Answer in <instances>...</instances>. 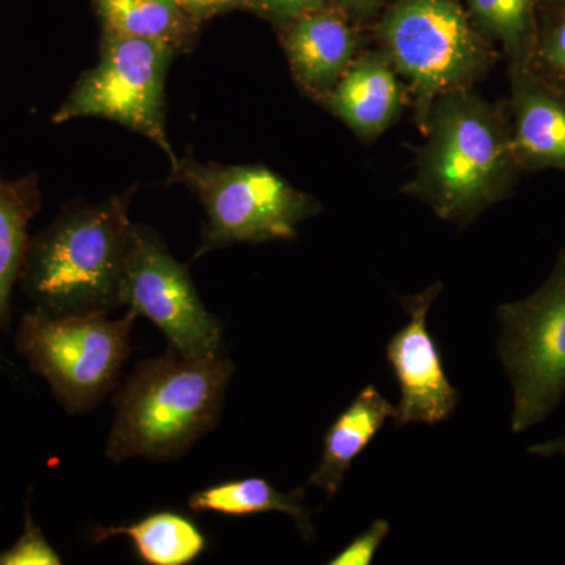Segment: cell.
<instances>
[{"instance_id": "cell-1", "label": "cell", "mask_w": 565, "mask_h": 565, "mask_svg": "<svg viewBox=\"0 0 565 565\" xmlns=\"http://www.w3.org/2000/svg\"><path fill=\"white\" fill-rule=\"evenodd\" d=\"M419 131L424 143L403 191L441 221L467 226L514 188L520 166L511 120L475 88L435 99Z\"/></svg>"}, {"instance_id": "cell-2", "label": "cell", "mask_w": 565, "mask_h": 565, "mask_svg": "<svg viewBox=\"0 0 565 565\" xmlns=\"http://www.w3.org/2000/svg\"><path fill=\"white\" fill-rule=\"evenodd\" d=\"M134 193L70 207L29 241L20 281L36 310L109 315L121 307Z\"/></svg>"}, {"instance_id": "cell-3", "label": "cell", "mask_w": 565, "mask_h": 565, "mask_svg": "<svg viewBox=\"0 0 565 565\" xmlns=\"http://www.w3.org/2000/svg\"><path fill=\"white\" fill-rule=\"evenodd\" d=\"M234 363L225 355L172 351L134 370L117 397L106 455L114 462H169L184 456L221 418Z\"/></svg>"}, {"instance_id": "cell-4", "label": "cell", "mask_w": 565, "mask_h": 565, "mask_svg": "<svg viewBox=\"0 0 565 565\" xmlns=\"http://www.w3.org/2000/svg\"><path fill=\"white\" fill-rule=\"evenodd\" d=\"M371 29L407 85L418 128L435 99L475 88L497 62L462 0H388Z\"/></svg>"}, {"instance_id": "cell-5", "label": "cell", "mask_w": 565, "mask_h": 565, "mask_svg": "<svg viewBox=\"0 0 565 565\" xmlns=\"http://www.w3.org/2000/svg\"><path fill=\"white\" fill-rule=\"evenodd\" d=\"M170 180L191 189L206 212L193 259L233 244L292 239L300 223L322 212L318 199L266 166H222L185 156Z\"/></svg>"}, {"instance_id": "cell-6", "label": "cell", "mask_w": 565, "mask_h": 565, "mask_svg": "<svg viewBox=\"0 0 565 565\" xmlns=\"http://www.w3.org/2000/svg\"><path fill=\"white\" fill-rule=\"evenodd\" d=\"M136 319L131 311L110 319L107 313L51 315L35 308L22 316L18 351L66 412L85 414L117 384Z\"/></svg>"}, {"instance_id": "cell-7", "label": "cell", "mask_w": 565, "mask_h": 565, "mask_svg": "<svg viewBox=\"0 0 565 565\" xmlns=\"http://www.w3.org/2000/svg\"><path fill=\"white\" fill-rule=\"evenodd\" d=\"M500 356L514 392L512 433L544 422L565 394V245L537 291L498 308Z\"/></svg>"}, {"instance_id": "cell-8", "label": "cell", "mask_w": 565, "mask_h": 565, "mask_svg": "<svg viewBox=\"0 0 565 565\" xmlns=\"http://www.w3.org/2000/svg\"><path fill=\"white\" fill-rule=\"evenodd\" d=\"M173 57L151 41L103 32L98 63L77 79L52 122L84 117L120 122L154 141L177 166L166 126V77Z\"/></svg>"}, {"instance_id": "cell-9", "label": "cell", "mask_w": 565, "mask_h": 565, "mask_svg": "<svg viewBox=\"0 0 565 565\" xmlns=\"http://www.w3.org/2000/svg\"><path fill=\"white\" fill-rule=\"evenodd\" d=\"M121 305L150 319L169 349L188 356L222 355V327L204 307L188 267L173 258L162 237L132 223L121 281Z\"/></svg>"}, {"instance_id": "cell-10", "label": "cell", "mask_w": 565, "mask_h": 565, "mask_svg": "<svg viewBox=\"0 0 565 565\" xmlns=\"http://www.w3.org/2000/svg\"><path fill=\"white\" fill-rule=\"evenodd\" d=\"M441 288V282H435L426 291L403 299L411 319L386 345V359L401 392L394 414L396 426L444 422L459 403V392L446 377L440 349L427 329V313Z\"/></svg>"}, {"instance_id": "cell-11", "label": "cell", "mask_w": 565, "mask_h": 565, "mask_svg": "<svg viewBox=\"0 0 565 565\" xmlns=\"http://www.w3.org/2000/svg\"><path fill=\"white\" fill-rule=\"evenodd\" d=\"M294 81L318 103L360 54L362 29L330 6L277 25Z\"/></svg>"}, {"instance_id": "cell-12", "label": "cell", "mask_w": 565, "mask_h": 565, "mask_svg": "<svg viewBox=\"0 0 565 565\" xmlns=\"http://www.w3.org/2000/svg\"><path fill=\"white\" fill-rule=\"evenodd\" d=\"M318 104L360 140L371 143L403 117L411 95L388 55L377 47L360 52Z\"/></svg>"}, {"instance_id": "cell-13", "label": "cell", "mask_w": 565, "mask_h": 565, "mask_svg": "<svg viewBox=\"0 0 565 565\" xmlns=\"http://www.w3.org/2000/svg\"><path fill=\"white\" fill-rule=\"evenodd\" d=\"M511 132L520 169L565 172V93L530 66L511 68Z\"/></svg>"}, {"instance_id": "cell-14", "label": "cell", "mask_w": 565, "mask_h": 565, "mask_svg": "<svg viewBox=\"0 0 565 565\" xmlns=\"http://www.w3.org/2000/svg\"><path fill=\"white\" fill-rule=\"evenodd\" d=\"M394 414L396 407L377 388L366 386L362 390L327 430L321 460L308 479V486L319 487L329 497H334L353 460L362 455Z\"/></svg>"}, {"instance_id": "cell-15", "label": "cell", "mask_w": 565, "mask_h": 565, "mask_svg": "<svg viewBox=\"0 0 565 565\" xmlns=\"http://www.w3.org/2000/svg\"><path fill=\"white\" fill-rule=\"evenodd\" d=\"M93 7L103 32L151 41L174 57L193 50L203 25L174 0H93Z\"/></svg>"}, {"instance_id": "cell-16", "label": "cell", "mask_w": 565, "mask_h": 565, "mask_svg": "<svg viewBox=\"0 0 565 565\" xmlns=\"http://www.w3.org/2000/svg\"><path fill=\"white\" fill-rule=\"evenodd\" d=\"M128 537L137 555L148 565H188L206 550V537L189 516L162 511L131 525L98 526L92 531L96 544L111 537Z\"/></svg>"}, {"instance_id": "cell-17", "label": "cell", "mask_w": 565, "mask_h": 565, "mask_svg": "<svg viewBox=\"0 0 565 565\" xmlns=\"http://www.w3.org/2000/svg\"><path fill=\"white\" fill-rule=\"evenodd\" d=\"M41 195L35 173L20 180L0 178V332L10 322L11 292L20 280L29 247V223L40 211Z\"/></svg>"}, {"instance_id": "cell-18", "label": "cell", "mask_w": 565, "mask_h": 565, "mask_svg": "<svg viewBox=\"0 0 565 565\" xmlns=\"http://www.w3.org/2000/svg\"><path fill=\"white\" fill-rule=\"evenodd\" d=\"M305 501V489L289 493L278 492L270 482L262 478L234 479L199 490L189 498L193 512H212L228 516H245L281 512L291 516L303 539H311L310 511Z\"/></svg>"}, {"instance_id": "cell-19", "label": "cell", "mask_w": 565, "mask_h": 565, "mask_svg": "<svg viewBox=\"0 0 565 565\" xmlns=\"http://www.w3.org/2000/svg\"><path fill=\"white\" fill-rule=\"evenodd\" d=\"M475 28L503 51L511 68L530 66L537 46L541 0H462Z\"/></svg>"}, {"instance_id": "cell-20", "label": "cell", "mask_w": 565, "mask_h": 565, "mask_svg": "<svg viewBox=\"0 0 565 565\" xmlns=\"http://www.w3.org/2000/svg\"><path fill=\"white\" fill-rule=\"evenodd\" d=\"M553 14L545 28L539 31L535 46L533 68L539 76L555 85L561 92L565 90V7L552 9Z\"/></svg>"}, {"instance_id": "cell-21", "label": "cell", "mask_w": 565, "mask_h": 565, "mask_svg": "<svg viewBox=\"0 0 565 565\" xmlns=\"http://www.w3.org/2000/svg\"><path fill=\"white\" fill-rule=\"evenodd\" d=\"M61 555L46 541L33 522L31 509L25 511L24 531L10 548L0 552V565H61Z\"/></svg>"}, {"instance_id": "cell-22", "label": "cell", "mask_w": 565, "mask_h": 565, "mask_svg": "<svg viewBox=\"0 0 565 565\" xmlns=\"http://www.w3.org/2000/svg\"><path fill=\"white\" fill-rule=\"evenodd\" d=\"M390 533L388 522L375 520L359 537L353 539L343 552L330 561V565H367L373 563L375 552Z\"/></svg>"}, {"instance_id": "cell-23", "label": "cell", "mask_w": 565, "mask_h": 565, "mask_svg": "<svg viewBox=\"0 0 565 565\" xmlns=\"http://www.w3.org/2000/svg\"><path fill=\"white\" fill-rule=\"evenodd\" d=\"M250 13L270 21L274 28L327 6L326 0H248Z\"/></svg>"}, {"instance_id": "cell-24", "label": "cell", "mask_w": 565, "mask_h": 565, "mask_svg": "<svg viewBox=\"0 0 565 565\" xmlns=\"http://www.w3.org/2000/svg\"><path fill=\"white\" fill-rule=\"evenodd\" d=\"M174 2L202 24L230 11H250L248 0H174Z\"/></svg>"}, {"instance_id": "cell-25", "label": "cell", "mask_w": 565, "mask_h": 565, "mask_svg": "<svg viewBox=\"0 0 565 565\" xmlns=\"http://www.w3.org/2000/svg\"><path fill=\"white\" fill-rule=\"evenodd\" d=\"M327 6L340 10L360 28H371L388 0H326Z\"/></svg>"}, {"instance_id": "cell-26", "label": "cell", "mask_w": 565, "mask_h": 565, "mask_svg": "<svg viewBox=\"0 0 565 565\" xmlns=\"http://www.w3.org/2000/svg\"><path fill=\"white\" fill-rule=\"evenodd\" d=\"M527 452L533 456L544 457V459L557 456L565 457V434L552 438V440L535 444L527 449Z\"/></svg>"}, {"instance_id": "cell-27", "label": "cell", "mask_w": 565, "mask_h": 565, "mask_svg": "<svg viewBox=\"0 0 565 565\" xmlns=\"http://www.w3.org/2000/svg\"><path fill=\"white\" fill-rule=\"evenodd\" d=\"M542 6L550 7V9H564L565 0H541Z\"/></svg>"}]
</instances>
